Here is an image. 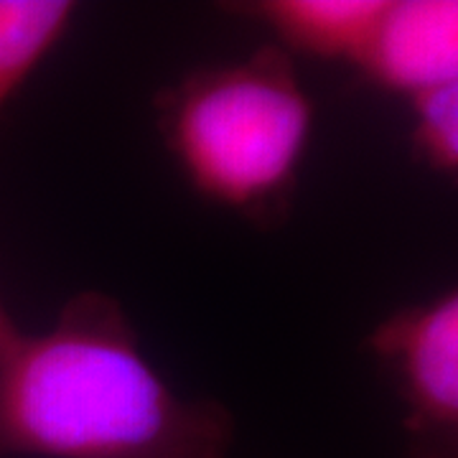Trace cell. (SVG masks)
<instances>
[{"label":"cell","instance_id":"6da1fadb","mask_svg":"<svg viewBox=\"0 0 458 458\" xmlns=\"http://www.w3.org/2000/svg\"><path fill=\"white\" fill-rule=\"evenodd\" d=\"M232 443L227 405L176 393L113 295H72L0 364V458H227Z\"/></svg>","mask_w":458,"mask_h":458},{"label":"cell","instance_id":"ba28073f","mask_svg":"<svg viewBox=\"0 0 458 458\" xmlns=\"http://www.w3.org/2000/svg\"><path fill=\"white\" fill-rule=\"evenodd\" d=\"M23 334L18 331V327L13 324V318H11V313L5 311V306H3V301H0V364L5 361V357L13 352V346L18 344Z\"/></svg>","mask_w":458,"mask_h":458},{"label":"cell","instance_id":"5b68a950","mask_svg":"<svg viewBox=\"0 0 458 458\" xmlns=\"http://www.w3.org/2000/svg\"><path fill=\"white\" fill-rule=\"evenodd\" d=\"M382 8L385 0H260L240 5L245 16L278 33L280 49L354 66L369 47Z\"/></svg>","mask_w":458,"mask_h":458},{"label":"cell","instance_id":"52a82bcc","mask_svg":"<svg viewBox=\"0 0 458 458\" xmlns=\"http://www.w3.org/2000/svg\"><path fill=\"white\" fill-rule=\"evenodd\" d=\"M412 148L443 176L458 171V82L441 84L410 98Z\"/></svg>","mask_w":458,"mask_h":458},{"label":"cell","instance_id":"277c9868","mask_svg":"<svg viewBox=\"0 0 458 458\" xmlns=\"http://www.w3.org/2000/svg\"><path fill=\"white\" fill-rule=\"evenodd\" d=\"M360 69L408 99L458 82L456 0H385Z\"/></svg>","mask_w":458,"mask_h":458},{"label":"cell","instance_id":"3957f363","mask_svg":"<svg viewBox=\"0 0 458 458\" xmlns=\"http://www.w3.org/2000/svg\"><path fill=\"white\" fill-rule=\"evenodd\" d=\"M369 349L408 405L405 458H458V295L408 306L379 321Z\"/></svg>","mask_w":458,"mask_h":458},{"label":"cell","instance_id":"8992f818","mask_svg":"<svg viewBox=\"0 0 458 458\" xmlns=\"http://www.w3.org/2000/svg\"><path fill=\"white\" fill-rule=\"evenodd\" d=\"M72 16L69 0H0V110L62 41Z\"/></svg>","mask_w":458,"mask_h":458},{"label":"cell","instance_id":"7a4b0ae2","mask_svg":"<svg viewBox=\"0 0 458 458\" xmlns=\"http://www.w3.org/2000/svg\"><path fill=\"white\" fill-rule=\"evenodd\" d=\"M161 120L201 197L258 225L283 219L313 128L288 51L260 47L245 62L199 69L165 95Z\"/></svg>","mask_w":458,"mask_h":458}]
</instances>
